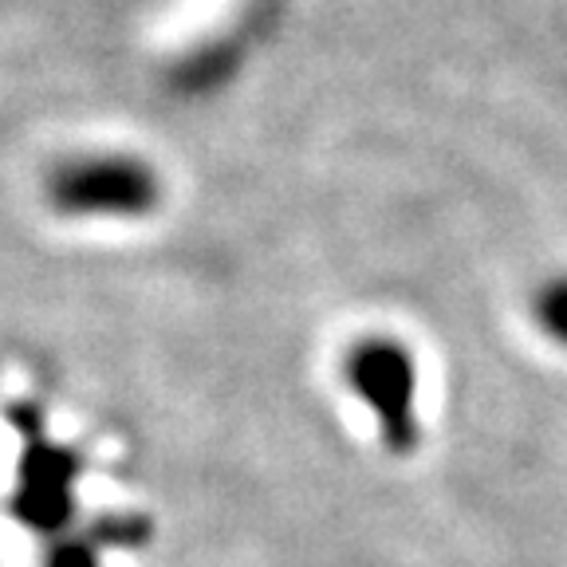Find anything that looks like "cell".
I'll return each mask as SVG.
<instances>
[{
	"label": "cell",
	"mask_w": 567,
	"mask_h": 567,
	"mask_svg": "<svg viewBox=\"0 0 567 567\" xmlns=\"http://www.w3.org/2000/svg\"><path fill=\"white\" fill-rule=\"evenodd\" d=\"M347 382L359 399L371 406L374 422H379L382 445L390 453L417 450L422 437V422H417V359L406 343L399 339H363L354 343V351L347 354Z\"/></svg>",
	"instance_id": "obj_1"
},
{
	"label": "cell",
	"mask_w": 567,
	"mask_h": 567,
	"mask_svg": "<svg viewBox=\"0 0 567 567\" xmlns=\"http://www.w3.org/2000/svg\"><path fill=\"white\" fill-rule=\"evenodd\" d=\"M68 209H142L151 202L146 177L131 166H91L60 182Z\"/></svg>",
	"instance_id": "obj_2"
},
{
	"label": "cell",
	"mask_w": 567,
	"mask_h": 567,
	"mask_svg": "<svg viewBox=\"0 0 567 567\" xmlns=\"http://www.w3.org/2000/svg\"><path fill=\"white\" fill-rule=\"evenodd\" d=\"M532 311H536V323L544 328V336L567 347V276L551 280L548 288L536 296Z\"/></svg>",
	"instance_id": "obj_3"
}]
</instances>
